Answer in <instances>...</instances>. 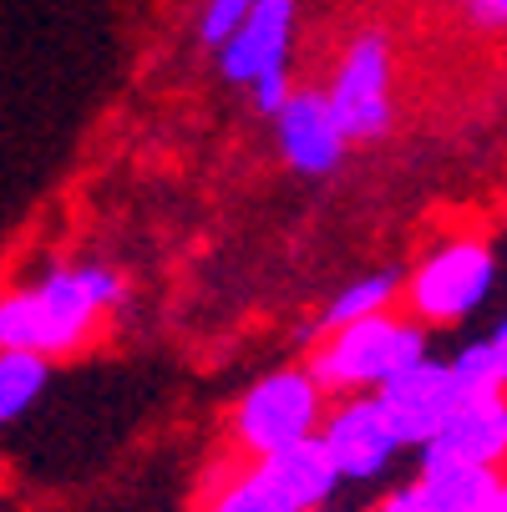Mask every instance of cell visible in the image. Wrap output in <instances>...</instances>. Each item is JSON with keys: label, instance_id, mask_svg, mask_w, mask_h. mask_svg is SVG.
<instances>
[{"label": "cell", "instance_id": "1", "mask_svg": "<svg viewBox=\"0 0 507 512\" xmlns=\"http://www.w3.org/2000/svg\"><path fill=\"white\" fill-rule=\"evenodd\" d=\"M117 300H122V279L102 264L51 269L36 284H21L0 300V345L41 350L46 360L77 355Z\"/></svg>", "mask_w": 507, "mask_h": 512}, {"label": "cell", "instance_id": "2", "mask_svg": "<svg viewBox=\"0 0 507 512\" xmlns=\"http://www.w3.org/2000/svg\"><path fill=\"white\" fill-rule=\"evenodd\" d=\"M426 355H431L426 325L411 320L406 310H386V315L320 335V345L310 350L305 365L330 396H376L386 381L421 365Z\"/></svg>", "mask_w": 507, "mask_h": 512}, {"label": "cell", "instance_id": "3", "mask_svg": "<svg viewBox=\"0 0 507 512\" xmlns=\"http://www.w3.org/2000/svg\"><path fill=\"white\" fill-rule=\"evenodd\" d=\"M325 416H330V391L315 381V371L310 365H284V371H269L244 391L234 411V447L249 462H264L284 447L320 436Z\"/></svg>", "mask_w": 507, "mask_h": 512}, {"label": "cell", "instance_id": "4", "mask_svg": "<svg viewBox=\"0 0 507 512\" xmlns=\"http://www.w3.org/2000/svg\"><path fill=\"white\" fill-rule=\"evenodd\" d=\"M497 284V254L492 244L462 234V239H447L437 249H426L421 264L406 274V289H401V305L411 320H421L426 330L431 325H462L467 315H477Z\"/></svg>", "mask_w": 507, "mask_h": 512}, {"label": "cell", "instance_id": "5", "mask_svg": "<svg viewBox=\"0 0 507 512\" xmlns=\"http://www.w3.org/2000/svg\"><path fill=\"white\" fill-rule=\"evenodd\" d=\"M330 107L350 142H376L391 127V46L381 31H366L345 46L330 77Z\"/></svg>", "mask_w": 507, "mask_h": 512}, {"label": "cell", "instance_id": "6", "mask_svg": "<svg viewBox=\"0 0 507 512\" xmlns=\"http://www.w3.org/2000/svg\"><path fill=\"white\" fill-rule=\"evenodd\" d=\"M391 431L401 436V447H416L426 452L431 442H437V431L452 421V411L467 401L457 376H452V360H437L426 355L421 365H411V371H401L396 381H386L376 391Z\"/></svg>", "mask_w": 507, "mask_h": 512}, {"label": "cell", "instance_id": "7", "mask_svg": "<svg viewBox=\"0 0 507 512\" xmlns=\"http://www.w3.org/2000/svg\"><path fill=\"white\" fill-rule=\"evenodd\" d=\"M320 442L330 447L345 482H376L401 452V436L391 431L376 396H335Z\"/></svg>", "mask_w": 507, "mask_h": 512}, {"label": "cell", "instance_id": "8", "mask_svg": "<svg viewBox=\"0 0 507 512\" xmlns=\"http://www.w3.org/2000/svg\"><path fill=\"white\" fill-rule=\"evenodd\" d=\"M274 132H279V153L284 163L305 173V178H325L340 168L350 137L330 107V92H315V87H300L289 97V107L274 117Z\"/></svg>", "mask_w": 507, "mask_h": 512}, {"label": "cell", "instance_id": "9", "mask_svg": "<svg viewBox=\"0 0 507 512\" xmlns=\"http://www.w3.org/2000/svg\"><path fill=\"white\" fill-rule=\"evenodd\" d=\"M289 41H295V0H259L244 26L219 46V66L229 82L259 87L289 71Z\"/></svg>", "mask_w": 507, "mask_h": 512}, {"label": "cell", "instance_id": "10", "mask_svg": "<svg viewBox=\"0 0 507 512\" xmlns=\"http://www.w3.org/2000/svg\"><path fill=\"white\" fill-rule=\"evenodd\" d=\"M421 457L426 462H467V467L507 472V391L467 396Z\"/></svg>", "mask_w": 507, "mask_h": 512}, {"label": "cell", "instance_id": "11", "mask_svg": "<svg viewBox=\"0 0 507 512\" xmlns=\"http://www.w3.org/2000/svg\"><path fill=\"white\" fill-rule=\"evenodd\" d=\"M254 467H259L289 502H295L300 512H325V507L335 502V492L345 487V477H340V467H335V457H330V447L320 442V436L284 447V452H274V457H264V462H254Z\"/></svg>", "mask_w": 507, "mask_h": 512}, {"label": "cell", "instance_id": "12", "mask_svg": "<svg viewBox=\"0 0 507 512\" xmlns=\"http://www.w3.org/2000/svg\"><path fill=\"white\" fill-rule=\"evenodd\" d=\"M416 487H421L431 512H497L502 472L467 467V462H426L421 457Z\"/></svg>", "mask_w": 507, "mask_h": 512}, {"label": "cell", "instance_id": "13", "mask_svg": "<svg viewBox=\"0 0 507 512\" xmlns=\"http://www.w3.org/2000/svg\"><path fill=\"white\" fill-rule=\"evenodd\" d=\"M401 279L391 274V269H376V274H360L355 284H345L340 295L325 305V315L315 320V340L320 335H330V330H345V325H355V320H371V315H386L391 305H396V295H401Z\"/></svg>", "mask_w": 507, "mask_h": 512}, {"label": "cell", "instance_id": "14", "mask_svg": "<svg viewBox=\"0 0 507 512\" xmlns=\"http://www.w3.org/2000/svg\"><path fill=\"white\" fill-rule=\"evenodd\" d=\"M46 355L41 350H0V416L16 421L46 386Z\"/></svg>", "mask_w": 507, "mask_h": 512}, {"label": "cell", "instance_id": "15", "mask_svg": "<svg viewBox=\"0 0 507 512\" xmlns=\"http://www.w3.org/2000/svg\"><path fill=\"white\" fill-rule=\"evenodd\" d=\"M203 512H300V507L289 502V497H284V492H279L254 462H249V467H244L219 497H213Z\"/></svg>", "mask_w": 507, "mask_h": 512}, {"label": "cell", "instance_id": "16", "mask_svg": "<svg viewBox=\"0 0 507 512\" xmlns=\"http://www.w3.org/2000/svg\"><path fill=\"white\" fill-rule=\"evenodd\" d=\"M452 376L462 386V396H492L502 391V371H497V355H492V340H472L452 355Z\"/></svg>", "mask_w": 507, "mask_h": 512}, {"label": "cell", "instance_id": "17", "mask_svg": "<svg viewBox=\"0 0 507 512\" xmlns=\"http://www.w3.org/2000/svg\"><path fill=\"white\" fill-rule=\"evenodd\" d=\"M259 6V0H208L203 6V21H198V36H203V46H224L239 26H244V16Z\"/></svg>", "mask_w": 507, "mask_h": 512}, {"label": "cell", "instance_id": "18", "mask_svg": "<svg viewBox=\"0 0 507 512\" xmlns=\"http://www.w3.org/2000/svg\"><path fill=\"white\" fill-rule=\"evenodd\" d=\"M376 512H431V507H426V497H421V487H416V482H406V487H396V492H386V502H381Z\"/></svg>", "mask_w": 507, "mask_h": 512}, {"label": "cell", "instance_id": "19", "mask_svg": "<svg viewBox=\"0 0 507 512\" xmlns=\"http://www.w3.org/2000/svg\"><path fill=\"white\" fill-rule=\"evenodd\" d=\"M467 16L477 26H507V0H467Z\"/></svg>", "mask_w": 507, "mask_h": 512}, {"label": "cell", "instance_id": "20", "mask_svg": "<svg viewBox=\"0 0 507 512\" xmlns=\"http://www.w3.org/2000/svg\"><path fill=\"white\" fill-rule=\"evenodd\" d=\"M487 340H492V355H497V371H502V391H507V320H502V325H497V330H492Z\"/></svg>", "mask_w": 507, "mask_h": 512}, {"label": "cell", "instance_id": "21", "mask_svg": "<svg viewBox=\"0 0 507 512\" xmlns=\"http://www.w3.org/2000/svg\"><path fill=\"white\" fill-rule=\"evenodd\" d=\"M497 512H507V472H502V492H497Z\"/></svg>", "mask_w": 507, "mask_h": 512}, {"label": "cell", "instance_id": "22", "mask_svg": "<svg viewBox=\"0 0 507 512\" xmlns=\"http://www.w3.org/2000/svg\"><path fill=\"white\" fill-rule=\"evenodd\" d=\"M462 6H467V0H462Z\"/></svg>", "mask_w": 507, "mask_h": 512}]
</instances>
